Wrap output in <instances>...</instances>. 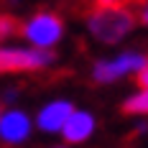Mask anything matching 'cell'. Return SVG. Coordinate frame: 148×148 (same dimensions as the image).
<instances>
[{
	"mask_svg": "<svg viewBox=\"0 0 148 148\" xmlns=\"http://www.w3.org/2000/svg\"><path fill=\"white\" fill-rule=\"evenodd\" d=\"M123 112H128V115H148V89H140L133 97H128L123 102Z\"/></svg>",
	"mask_w": 148,
	"mask_h": 148,
	"instance_id": "ba28073f",
	"label": "cell"
},
{
	"mask_svg": "<svg viewBox=\"0 0 148 148\" xmlns=\"http://www.w3.org/2000/svg\"><path fill=\"white\" fill-rule=\"evenodd\" d=\"M140 23L148 26V5H143V10H140Z\"/></svg>",
	"mask_w": 148,
	"mask_h": 148,
	"instance_id": "8fae6325",
	"label": "cell"
},
{
	"mask_svg": "<svg viewBox=\"0 0 148 148\" xmlns=\"http://www.w3.org/2000/svg\"><path fill=\"white\" fill-rule=\"evenodd\" d=\"M15 33H21L18 21H15L13 15H0V41L10 38V36H15Z\"/></svg>",
	"mask_w": 148,
	"mask_h": 148,
	"instance_id": "9c48e42d",
	"label": "cell"
},
{
	"mask_svg": "<svg viewBox=\"0 0 148 148\" xmlns=\"http://www.w3.org/2000/svg\"><path fill=\"white\" fill-rule=\"evenodd\" d=\"M135 26V18L128 8H97L87 18V31L100 44H118Z\"/></svg>",
	"mask_w": 148,
	"mask_h": 148,
	"instance_id": "6da1fadb",
	"label": "cell"
},
{
	"mask_svg": "<svg viewBox=\"0 0 148 148\" xmlns=\"http://www.w3.org/2000/svg\"><path fill=\"white\" fill-rule=\"evenodd\" d=\"M54 61V51L44 49H21V46H0V74L8 72H33L49 66Z\"/></svg>",
	"mask_w": 148,
	"mask_h": 148,
	"instance_id": "3957f363",
	"label": "cell"
},
{
	"mask_svg": "<svg viewBox=\"0 0 148 148\" xmlns=\"http://www.w3.org/2000/svg\"><path fill=\"white\" fill-rule=\"evenodd\" d=\"M31 128H33V123L21 110H8V112L0 115V140L10 143V146L23 143L31 135Z\"/></svg>",
	"mask_w": 148,
	"mask_h": 148,
	"instance_id": "8992f818",
	"label": "cell"
},
{
	"mask_svg": "<svg viewBox=\"0 0 148 148\" xmlns=\"http://www.w3.org/2000/svg\"><path fill=\"white\" fill-rule=\"evenodd\" d=\"M146 61L148 59L143 56V54L125 51V54H120V56H115V59H100L97 64H95V69H92V77H95L100 84H110V82H115V79L125 77V74L138 72Z\"/></svg>",
	"mask_w": 148,
	"mask_h": 148,
	"instance_id": "277c9868",
	"label": "cell"
},
{
	"mask_svg": "<svg viewBox=\"0 0 148 148\" xmlns=\"http://www.w3.org/2000/svg\"><path fill=\"white\" fill-rule=\"evenodd\" d=\"M135 82L140 84V89H148V61L135 72Z\"/></svg>",
	"mask_w": 148,
	"mask_h": 148,
	"instance_id": "30bf717a",
	"label": "cell"
},
{
	"mask_svg": "<svg viewBox=\"0 0 148 148\" xmlns=\"http://www.w3.org/2000/svg\"><path fill=\"white\" fill-rule=\"evenodd\" d=\"M92 133H95V115H89L84 110H74L61 128V135L66 143H84Z\"/></svg>",
	"mask_w": 148,
	"mask_h": 148,
	"instance_id": "52a82bcc",
	"label": "cell"
},
{
	"mask_svg": "<svg viewBox=\"0 0 148 148\" xmlns=\"http://www.w3.org/2000/svg\"><path fill=\"white\" fill-rule=\"evenodd\" d=\"M74 112V105L69 100H51L49 105H44L38 110V118H36V125L38 130L44 133H61L64 123L69 120V115Z\"/></svg>",
	"mask_w": 148,
	"mask_h": 148,
	"instance_id": "5b68a950",
	"label": "cell"
},
{
	"mask_svg": "<svg viewBox=\"0 0 148 148\" xmlns=\"http://www.w3.org/2000/svg\"><path fill=\"white\" fill-rule=\"evenodd\" d=\"M61 33L64 23L54 13H36L21 26V36L31 44V49H44V51H51V46L61 38Z\"/></svg>",
	"mask_w": 148,
	"mask_h": 148,
	"instance_id": "7a4b0ae2",
	"label": "cell"
},
{
	"mask_svg": "<svg viewBox=\"0 0 148 148\" xmlns=\"http://www.w3.org/2000/svg\"><path fill=\"white\" fill-rule=\"evenodd\" d=\"M0 115H3V110H0Z\"/></svg>",
	"mask_w": 148,
	"mask_h": 148,
	"instance_id": "7c38bea8",
	"label": "cell"
}]
</instances>
